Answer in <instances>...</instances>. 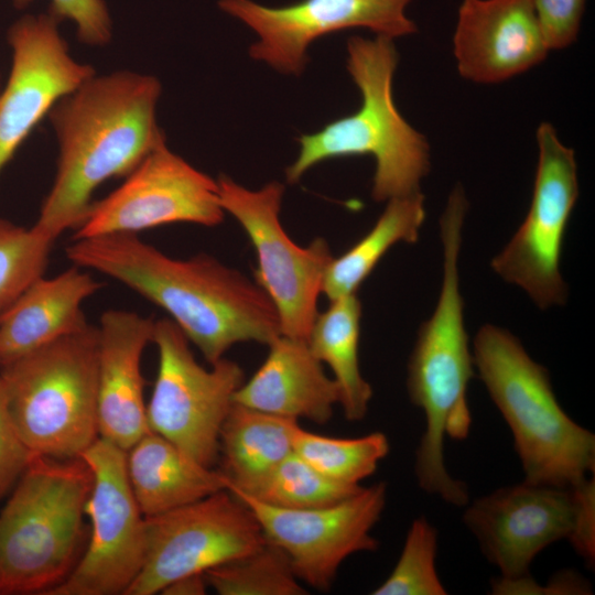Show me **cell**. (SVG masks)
<instances>
[{
  "label": "cell",
  "mask_w": 595,
  "mask_h": 595,
  "mask_svg": "<svg viewBox=\"0 0 595 595\" xmlns=\"http://www.w3.org/2000/svg\"><path fill=\"white\" fill-rule=\"evenodd\" d=\"M65 253L165 310L210 365L237 343L268 345L281 334L264 290L209 255L174 259L136 234L73 239Z\"/></svg>",
  "instance_id": "1"
},
{
  "label": "cell",
  "mask_w": 595,
  "mask_h": 595,
  "mask_svg": "<svg viewBox=\"0 0 595 595\" xmlns=\"http://www.w3.org/2000/svg\"><path fill=\"white\" fill-rule=\"evenodd\" d=\"M161 83L149 74L97 75L50 110L58 143L52 187L33 227L55 241L83 220L96 188L127 176L165 142L156 121Z\"/></svg>",
  "instance_id": "2"
},
{
  "label": "cell",
  "mask_w": 595,
  "mask_h": 595,
  "mask_svg": "<svg viewBox=\"0 0 595 595\" xmlns=\"http://www.w3.org/2000/svg\"><path fill=\"white\" fill-rule=\"evenodd\" d=\"M468 202L457 184L440 219L443 247V280L432 316L424 322L408 363L407 389L420 408L425 428L415 451L414 472L419 487L446 504L464 507L467 486L451 476L444 462V441L467 439L472 415L468 382L474 376L473 355L464 326L458 259Z\"/></svg>",
  "instance_id": "3"
},
{
  "label": "cell",
  "mask_w": 595,
  "mask_h": 595,
  "mask_svg": "<svg viewBox=\"0 0 595 595\" xmlns=\"http://www.w3.org/2000/svg\"><path fill=\"white\" fill-rule=\"evenodd\" d=\"M347 71L361 95L359 108L315 133L298 138L300 150L286 167L296 183L312 166L329 159L371 155L376 162L371 196L376 202L421 192L430 171V144L396 107L392 80L399 54L393 39L359 35L347 41Z\"/></svg>",
  "instance_id": "4"
},
{
  "label": "cell",
  "mask_w": 595,
  "mask_h": 595,
  "mask_svg": "<svg viewBox=\"0 0 595 595\" xmlns=\"http://www.w3.org/2000/svg\"><path fill=\"white\" fill-rule=\"evenodd\" d=\"M472 355L510 429L524 480L563 488L586 482L595 470V435L561 408L548 370L513 334L493 324L478 329Z\"/></svg>",
  "instance_id": "5"
},
{
  "label": "cell",
  "mask_w": 595,
  "mask_h": 595,
  "mask_svg": "<svg viewBox=\"0 0 595 595\" xmlns=\"http://www.w3.org/2000/svg\"><path fill=\"white\" fill-rule=\"evenodd\" d=\"M90 488L82 457L31 458L0 512V595H46L65 580Z\"/></svg>",
  "instance_id": "6"
},
{
  "label": "cell",
  "mask_w": 595,
  "mask_h": 595,
  "mask_svg": "<svg viewBox=\"0 0 595 595\" xmlns=\"http://www.w3.org/2000/svg\"><path fill=\"white\" fill-rule=\"evenodd\" d=\"M15 429L33 455L79 457L98 437V328L82 329L0 367Z\"/></svg>",
  "instance_id": "7"
},
{
  "label": "cell",
  "mask_w": 595,
  "mask_h": 595,
  "mask_svg": "<svg viewBox=\"0 0 595 595\" xmlns=\"http://www.w3.org/2000/svg\"><path fill=\"white\" fill-rule=\"evenodd\" d=\"M466 506L463 522L484 556L499 570L501 580L530 576L529 569L538 553L563 539L588 564H594V477L571 488L523 480Z\"/></svg>",
  "instance_id": "8"
},
{
  "label": "cell",
  "mask_w": 595,
  "mask_h": 595,
  "mask_svg": "<svg viewBox=\"0 0 595 595\" xmlns=\"http://www.w3.org/2000/svg\"><path fill=\"white\" fill-rule=\"evenodd\" d=\"M152 343L158 348L159 367L147 403L149 430L213 467L223 423L245 381L244 370L224 357L210 369L201 366L188 339L170 318L154 321Z\"/></svg>",
  "instance_id": "9"
},
{
  "label": "cell",
  "mask_w": 595,
  "mask_h": 595,
  "mask_svg": "<svg viewBox=\"0 0 595 595\" xmlns=\"http://www.w3.org/2000/svg\"><path fill=\"white\" fill-rule=\"evenodd\" d=\"M217 184L220 206L238 220L256 249V282L278 312L281 334L307 342L333 259L326 240L315 238L300 247L286 235L280 221L282 183L272 181L251 191L220 175Z\"/></svg>",
  "instance_id": "10"
},
{
  "label": "cell",
  "mask_w": 595,
  "mask_h": 595,
  "mask_svg": "<svg viewBox=\"0 0 595 595\" xmlns=\"http://www.w3.org/2000/svg\"><path fill=\"white\" fill-rule=\"evenodd\" d=\"M536 139L538 163L528 214L507 246L493 259L491 268L545 310L566 301L560 257L578 196V181L574 150L560 140L551 123L541 122Z\"/></svg>",
  "instance_id": "11"
},
{
  "label": "cell",
  "mask_w": 595,
  "mask_h": 595,
  "mask_svg": "<svg viewBox=\"0 0 595 595\" xmlns=\"http://www.w3.org/2000/svg\"><path fill=\"white\" fill-rule=\"evenodd\" d=\"M79 457L91 473L85 505L91 533L73 570L46 595H125L145 554V517L130 487L126 451L99 436Z\"/></svg>",
  "instance_id": "12"
},
{
  "label": "cell",
  "mask_w": 595,
  "mask_h": 595,
  "mask_svg": "<svg viewBox=\"0 0 595 595\" xmlns=\"http://www.w3.org/2000/svg\"><path fill=\"white\" fill-rule=\"evenodd\" d=\"M251 510L227 489L145 517L142 567L125 595H153L173 581L242 556L266 543Z\"/></svg>",
  "instance_id": "13"
},
{
  "label": "cell",
  "mask_w": 595,
  "mask_h": 595,
  "mask_svg": "<svg viewBox=\"0 0 595 595\" xmlns=\"http://www.w3.org/2000/svg\"><path fill=\"white\" fill-rule=\"evenodd\" d=\"M256 517L267 541L289 558L302 583L328 591L350 555L375 551L371 530L386 506L387 485L376 483L334 505L288 509L267 505L244 491L227 488Z\"/></svg>",
  "instance_id": "14"
},
{
  "label": "cell",
  "mask_w": 595,
  "mask_h": 595,
  "mask_svg": "<svg viewBox=\"0 0 595 595\" xmlns=\"http://www.w3.org/2000/svg\"><path fill=\"white\" fill-rule=\"evenodd\" d=\"M217 181L172 152L153 149L125 182L93 202L73 239L137 234L172 223L213 227L223 221Z\"/></svg>",
  "instance_id": "15"
},
{
  "label": "cell",
  "mask_w": 595,
  "mask_h": 595,
  "mask_svg": "<svg viewBox=\"0 0 595 595\" xmlns=\"http://www.w3.org/2000/svg\"><path fill=\"white\" fill-rule=\"evenodd\" d=\"M413 0H301L267 7L252 0H219L225 13L258 35L250 48L253 60L289 75H300L307 64L310 44L323 35L366 28L390 39L418 32L407 15Z\"/></svg>",
  "instance_id": "16"
},
{
  "label": "cell",
  "mask_w": 595,
  "mask_h": 595,
  "mask_svg": "<svg viewBox=\"0 0 595 595\" xmlns=\"http://www.w3.org/2000/svg\"><path fill=\"white\" fill-rule=\"evenodd\" d=\"M53 14H26L8 30L11 67L0 91V173L53 106L96 74L77 62Z\"/></svg>",
  "instance_id": "17"
},
{
  "label": "cell",
  "mask_w": 595,
  "mask_h": 595,
  "mask_svg": "<svg viewBox=\"0 0 595 595\" xmlns=\"http://www.w3.org/2000/svg\"><path fill=\"white\" fill-rule=\"evenodd\" d=\"M453 53L462 77L497 84L540 64L549 48L532 0H462Z\"/></svg>",
  "instance_id": "18"
},
{
  "label": "cell",
  "mask_w": 595,
  "mask_h": 595,
  "mask_svg": "<svg viewBox=\"0 0 595 595\" xmlns=\"http://www.w3.org/2000/svg\"><path fill=\"white\" fill-rule=\"evenodd\" d=\"M98 328V431L127 451L150 432L141 357L154 321L125 310L102 313Z\"/></svg>",
  "instance_id": "19"
},
{
  "label": "cell",
  "mask_w": 595,
  "mask_h": 595,
  "mask_svg": "<svg viewBox=\"0 0 595 595\" xmlns=\"http://www.w3.org/2000/svg\"><path fill=\"white\" fill-rule=\"evenodd\" d=\"M255 375L239 387L234 402L274 415L327 423L339 403L329 378L306 340L280 334Z\"/></svg>",
  "instance_id": "20"
},
{
  "label": "cell",
  "mask_w": 595,
  "mask_h": 595,
  "mask_svg": "<svg viewBox=\"0 0 595 595\" xmlns=\"http://www.w3.org/2000/svg\"><path fill=\"white\" fill-rule=\"evenodd\" d=\"M100 286L77 266L32 282L0 314V367L85 327L82 306Z\"/></svg>",
  "instance_id": "21"
},
{
  "label": "cell",
  "mask_w": 595,
  "mask_h": 595,
  "mask_svg": "<svg viewBox=\"0 0 595 595\" xmlns=\"http://www.w3.org/2000/svg\"><path fill=\"white\" fill-rule=\"evenodd\" d=\"M131 490L144 517L156 516L226 489L225 476L163 436L148 432L126 451Z\"/></svg>",
  "instance_id": "22"
},
{
  "label": "cell",
  "mask_w": 595,
  "mask_h": 595,
  "mask_svg": "<svg viewBox=\"0 0 595 595\" xmlns=\"http://www.w3.org/2000/svg\"><path fill=\"white\" fill-rule=\"evenodd\" d=\"M295 419L234 402L220 430V472L226 489L252 493L291 453Z\"/></svg>",
  "instance_id": "23"
},
{
  "label": "cell",
  "mask_w": 595,
  "mask_h": 595,
  "mask_svg": "<svg viewBox=\"0 0 595 595\" xmlns=\"http://www.w3.org/2000/svg\"><path fill=\"white\" fill-rule=\"evenodd\" d=\"M329 302L317 314L307 344L313 355L333 371L345 418L357 422L366 416L372 398V388L359 367L361 303L356 293Z\"/></svg>",
  "instance_id": "24"
},
{
  "label": "cell",
  "mask_w": 595,
  "mask_h": 595,
  "mask_svg": "<svg viewBox=\"0 0 595 595\" xmlns=\"http://www.w3.org/2000/svg\"><path fill=\"white\" fill-rule=\"evenodd\" d=\"M425 219L421 192L387 201L374 227L349 250L331 260L322 293L328 300L355 294L379 260L397 242L414 244Z\"/></svg>",
  "instance_id": "25"
},
{
  "label": "cell",
  "mask_w": 595,
  "mask_h": 595,
  "mask_svg": "<svg viewBox=\"0 0 595 595\" xmlns=\"http://www.w3.org/2000/svg\"><path fill=\"white\" fill-rule=\"evenodd\" d=\"M293 452L322 474L344 484L360 485L389 453L386 434L372 432L355 439H338L291 425Z\"/></svg>",
  "instance_id": "26"
},
{
  "label": "cell",
  "mask_w": 595,
  "mask_h": 595,
  "mask_svg": "<svg viewBox=\"0 0 595 595\" xmlns=\"http://www.w3.org/2000/svg\"><path fill=\"white\" fill-rule=\"evenodd\" d=\"M219 595H304L286 554L266 541L259 549L204 573Z\"/></svg>",
  "instance_id": "27"
},
{
  "label": "cell",
  "mask_w": 595,
  "mask_h": 595,
  "mask_svg": "<svg viewBox=\"0 0 595 595\" xmlns=\"http://www.w3.org/2000/svg\"><path fill=\"white\" fill-rule=\"evenodd\" d=\"M361 487L322 474L293 452L252 493L246 494L274 507L309 509L339 502Z\"/></svg>",
  "instance_id": "28"
},
{
  "label": "cell",
  "mask_w": 595,
  "mask_h": 595,
  "mask_svg": "<svg viewBox=\"0 0 595 595\" xmlns=\"http://www.w3.org/2000/svg\"><path fill=\"white\" fill-rule=\"evenodd\" d=\"M53 244L33 226L0 218V314L43 275Z\"/></svg>",
  "instance_id": "29"
},
{
  "label": "cell",
  "mask_w": 595,
  "mask_h": 595,
  "mask_svg": "<svg viewBox=\"0 0 595 595\" xmlns=\"http://www.w3.org/2000/svg\"><path fill=\"white\" fill-rule=\"evenodd\" d=\"M437 530L424 517L412 521L400 558L372 595H444L435 567Z\"/></svg>",
  "instance_id": "30"
},
{
  "label": "cell",
  "mask_w": 595,
  "mask_h": 595,
  "mask_svg": "<svg viewBox=\"0 0 595 595\" xmlns=\"http://www.w3.org/2000/svg\"><path fill=\"white\" fill-rule=\"evenodd\" d=\"M32 1L13 0V4L24 9ZM50 11L61 21H72L78 40L87 45L104 46L112 39V21L104 0H51Z\"/></svg>",
  "instance_id": "31"
},
{
  "label": "cell",
  "mask_w": 595,
  "mask_h": 595,
  "mask_svg": "<svg viewBox=\"0 0 595 595\" xmlns=\"http://www.w3.org/2000/svg\"><path fill=\"white\" fill-rule=\"evenodd\" d=\"M532 2L549 51L570 46L580 32L585 0H532Z\"/></svg>",
  "instance_id": "32"
},
{
  "label": "cell",
  "mask_w": 595,
  "mask_h": 595,
  "mask_svg": "<svg viewBox=\"0 0 595 595\" xmlns=\"http://www.w3.org/2000/svg\"><path fill=\"white\" fill-rule=\"evenodd\" d=\"M33 456L12 421L0 377V497L17 483Z\"/></svg>",
  "instance_id": "33"
},
{
  "label": "cell",
  "mask_w": 595,
  "mask_h": 595,
  "mask_svg": "<svg viewBox=\"0 0 595 595\" xmlns=\"http://www.w3.org/2000/svg\"><path fill=\"white\" fill-rule=\"evenodd\" d=\"M204 574H191L182 576L166 585L161 594L164 595H203L207 589Z\"/></svg>",
  "instance_id": "34"
},
{
  "label": "cell",
  "mask_w": 595,
  "mask_h": 595,
  "mask_svg": "<svg viewBox=\"0 0 595 595\" xmlns=\"http://www.w3.org/2000/svg\"><path fill=\"white\" fill-rule=\"evenodd\" d=\"M0 91H1V85H0Z\"/></svg>",
  "instance_id": "35"
}]
</instances>
